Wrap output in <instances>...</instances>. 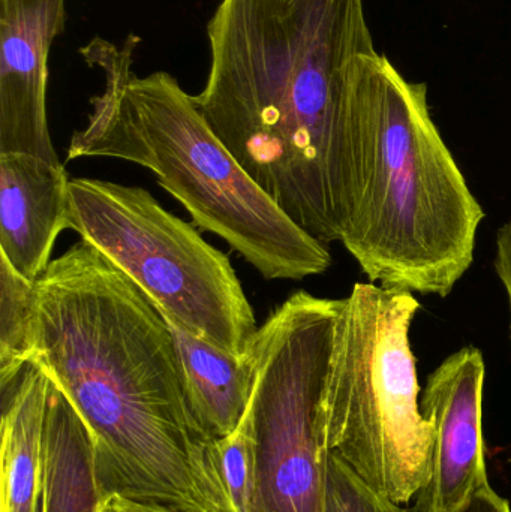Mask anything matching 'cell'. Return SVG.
I'll use <instances>...</instances> for the list:
<instances>
[{"label": "cell", "instance_id": "obj_1", "mask_svg": "<svg viewBox=\"0 0 511 512\" xmlns=\"http://www.w3.org/2000/svg\"><path fill=\"white\" fill-rule=\"evenodd\" d=\"M32 361L89 427L102 498L234 512L215 439L189 406L170 325L98 249L78 242L36 282Z\"/></svg>", "mask_w": 511, "mask_h": 512}, {"label": "cell", "instance_id": "obj_2", "mask_svg": "<svg viewBox=\"0 0 511 512\" xmlns=\"http://www.w3.org/2000/svg\"><path fill=\"white\" fill-rule=\"evenodd\" d=\"M195 105L300 228L339 242L330 156L351 63L375 50L363 0H221Z\"/></svg>", "mask_w": 511, "mask_h": 512}, {"label": "cell", "instance_id": "obj_3", "mask_svg": "<svg viewBox=\"0 0 511 512\" xmlns=\"http://www.w3.org/2000/svg\"><path fill=\"white\" fill-rule=\"evenodd\" d=\"M339 243L369 282L446 298L486 213L432 120L428 87L377 50L351 63L330 156Z\"/></svg>", "mask_w": 511, "mask_h": 512}, {"label": "cell", "instance_id": "obj_4", "mask_svg": "<svg viewBox=\"0 0 511 512\" xmlns=\"http://www.w3.org/2000/svg\"><path fill=\"white\" fill-rule=\"evenodd\" d=\"M140 39L122 47L93 38L84 60L104 74L87 125L74 132L66 159L113 158L141 165L180 201L201 230L216 234L264 279L303 280L326 273L329 248L300 228L249 177L179 81L165 71H132Z\"/></svg>", "mask_w": 511, "mask_h": 512}, {"label": "cell", "instance_id": "obj_5", "mask_svg": "<svg viewBox=\"0 0 511 512\" xmlns=\"http://www.w3.org/2000/svg\"><path fill=\"white\" fill-rule=\"evenodd\" d=\"M419 310L413 292L356 283L342 298L320 409L327 451L404 505L428 483L431 463L410 343Z\"/></svg>", "mask_w": 511, "mask_h": 512}, {"label": "cell", "instance_id": "obj_6", "mask_svg": "<svg viewBox=\"0 0 511 512\" xmlns=\"http://www.w3.org/2000/svg\"><path fill=\"white\" fill-rule=\"evenodd\" d=\"M68 227L122 270L165 319L222 351L248 354L257 321L230 259L149 191L71 179Z\"/></svg>", "mask_w": 511, "mask_h": 512}, {"label": "cell", "instance_id": "obj_7", "mask_svg": "<svg viewBox=\"0 0 511 512\" xmlns=\"http://www.w3.org/2000/svg\"><path fill=\"white\" fill-rule=\"evenodd\" d=\"M342 300L297 291L258 328L249 352L260 512H321L327 451L320 409Z\"/></svg>", "mask_w": 511, "mask_h": 512}, {"label": "cell", "instance_id": "obj_8", "mask_svg": "<svg viewBox=\"0 0 511 512\" xmlns=\"http://www.w3.org/2000/svg\"><path fill=\"white\" fill-rule=\"evenodd\" d=\"M486 364L476 346L449 355L429 375L420 411L431 429L429 480L416 496L426 512H453L489 486L483 442Z\"/></svg>", "mask_w": 511, "mask_h": 512}, {"label": "cell", "instance_id": "obj_9", "mask_svg": "<svg viewBox=\"0 0 511 512\" xmlns=\"http://www.w3.org/2000/svg\"><path fill=\"white\" fill-rule=\"evenodd\" d=\"M66 0H0V153L59 164L48 128V57Z\"/></svg>", "mask_w": 511, "mask_h": 512}, {"label": "cell", "instance_id": "obj_10", "mask_svg": "<svg viewBox=\"0 0 511 512\" xmlns=\"http://www.w3.org/2000/svg\"><path fill=\"white\" fill-rule=\"evenodd\" d=\"M69 177L62 164L26 153H0V256L38 282L54 243L68 227Z\"/></svg>", "mask_w": 511, "mask_h": 512}, {"label": "cell", "instance_id": "obj_11", "mask_svg": "<svg viewBox=\"0 0 511 512\" xmlns=\"http://www.w3.org/2000/svg\"><path fill=\"white\" fill-rule=\"evenodd\" d=\"M50 376L30 360L2 390V512H42V441Z\"/></svg>", "mask_w": 511, "mask_h": 512}, {"label": "cell", "instance_id": "obj_12", "mask_svg": "<svg viewBox=\"0 0 511 512\" xmlns=\"http://www.w3.org/2000/svg\"><path fill=\"white\" fill-rule=\"evenodd\" d=\"M167 322L179 354L189 406L210 438H225L237 429L251 403L254 358L249 351L242 357L222 351Z\"/></svg>", "mask_w": 511, "mask_h": 512}, {"label": "cell", "instance_id": "obj_13", "mask_svg": "<svg viewBox=\"0 0 511 512\" xmlns=\"http://www.w3.org/2000/svg\"><path fill=\"white\" fill-rule=\"evenodd\" d=\"M42 441V512H98L105 501L96 478L89 427L50 378Z\"/></svg>", "mask_w": 511, "mask_h": 512}, {"label": "cell", "instance_id": "obj_14", "mask_svg": "<svg viewBox=\"0 0 511 512\" xmlns=\"http://www.w3.org/2000/svg\"><path fill=\"white\" fill-rule=\"evenodd\" d=\"M36 283L0 256V384L11 381L33 357Z\"/></svg>", "mask_w": 511, "mask_h": 512}, {"label": "cell", "instance_id": "obj_15", "mask_svg": "<svg viewBox=\"0 0 511 512\" xmlns=\"http://www.w3.org/2000/svg\"><path fill=\"white\" fill-rule=\"evenodd\" d=\"M215 448L234 512H260L257 442L249 411L233 433L215 442Z\"/></svg>", "mask_w": 511, "mask_h": 512}, {"label": "cell", "instance_id": "obj_16", "mask_svg": "<svg viewBox=\"0 0 511 512\" xmlns=\"http://www.w3.org/2000/svg\"><path fill=\"white\" fill-rule=\"evenodd\" d=\"M321 512H426L422 502L398 504L372 489L341 457L327 454Z\"/></svg>", "mask_w": 511, "mask_h": 512}, {"label": "cell", "instance_id": "obj_17", "mask_svg": "<svg viewBox=\"0 0 511 512\" xmlns=\"http://www.w3.org/2000/svg\"><path fill=\"white\" fill-rule=\"evenodd\" d=\"M494 268L509 304L511 342V219L498 230L497 240H495Z\"/></svg>", "mask_w": 511, "mask_h": 512}, {"label": "cell", "instance_id": "obj_18", "mask_svg": "<svg viewBox=\"0 0 511 512\" xmlns=\"http://www.w3.org/2000/svg\"><path fill=\"white\" fill-rule=\"evenodd\" d=\"M453 512H511L510 504L501 498L491 484L474 493L462 507Z\"/></svg>", "mask_w": 511, "mask_h": 512}, {"label": "cell", "instance_id": "obj_19", "mask_svg": "<svg viewBox=\"0 0 511 512\" xmlns=\"http://www.w3.org/2000/svg\"><path fill=\"white\" fill-rule=\"evenodd\" d=\"M105 504L111 512H176L158 507V505L138 504V502L128 501L119 496H111Z\"/></svg>", "mask_w": 511, "mask_h": 512}, {"label": "cell", "instance_id": "obj_20", "mask_svg": "<svg viewBox=\"0 0 511 512\" xmlns=\"http://www.w3.org/2000/svg\"><path fill=\"white\" fill-rule=\"evenodd\" d=\"M98 512H111V511L108 510L107 504H104V507H102L101 510H99Z\"/></svg>", "mask_w": 511, "mask_h": 512}]
</instances>
